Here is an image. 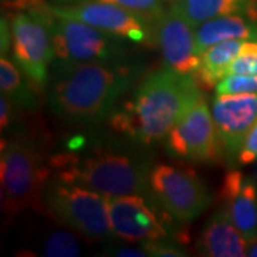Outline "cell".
Masks as SVG:
<instances>
[{"label": "cell", "instance_id": "19", "mask_svg": "<svg viewBox=\"0 0 257 257\" xmlns=\"http://www.w3.org/2000/svg\"><path fill=\"white\" fill-rule=\"evenodd\" d=\"M0 90L18 107L35 110L39 106L37 90L19 69L18 64L5 55H2L0 59Z\"/></svg>", "mask_w": 257, "mask_h": 257}, {"label": "cell", "instance_id": "29", "mask_svg": "<svg viewBox=\"0 0 257 257\" xmlns=\"http://www.w3.org/2000/svg\"><path fill=\"white\" fill-rule=\"evenodd\" d=\"M166 2H170V3H173V2H177V0H166Z\"/></svg>", "mask_w": 257, "mask_h": 257}, {"label": "cell", "instance_id": "1", "mask_svg": "<svg viewBox=\"0 0 257 257\" xmlns=\"http://www.w3.org/2000/svg\"><path fill=\"white\" fill-rule=\"evenodd\" d=\"M145 76L139 57L53 67L47 84V103L60 120L74 124H97Z\"/></svg>", "mask_w": 257, "mask_h": 257}, {"label": "cell", "instance_id": "18", "mask_svg": "<svg viewBox=\"0 0 257 257\" xmlns=\"http://www.w3.org/2000/svg\"><path fill=\"white\" fill-rule=\"evenodd\" d=\"M193 26L221 16H244L257 19L253 0H177L170 3Z\"/></svg>", "mask_w": 257, "mask_h": 257}, {"label": "cell", "instance_id": "16", "mask_svg": "<svg viewBox=\"0 0 257 257\" xmlns=\"http://www.w3.org/2000/svg\"><path fill=\"white\" fill-rule=\"evenodd\" d=\"M226 40H257V19L244 16H221L196 26L199 53Z\"/></svg>", "mask_w": 257, "mask_h": 257}, {"label": "cell", "instance_id": "28", "mask_svg": "<svg viewBox=\"0 0 257 257\" xmlns=\"http://www.w3.org/2000/svg\"><path fill=\"white\" fill-rule=\"evenodd\" d=\"M253 179H254V182H256L257 184V163H256V167H254V170H253Z\"/></svg>", "mask_w": 257, "mask_h": 257}, {"label": "cell", "instance_id": "12", "mask_svg": "<svg viewBox=\"0 0 257 257\" xmlns=\"http://www.w3.org/2000/svg\"><path fill=\"white\" fill-rule=\"evenodd\" d=\"M211 113L221 156L227 165L236 166L240 147L257 120V93L216 94Z\"/></svg>", "mask_w": 257, "mask_h": 257}, {"label": "cell", "instance_id": "23", "mask_svg": "<svg viewBox=\"0 0 257 257\" xmlns=\"http://www.w3.org/2000/svg\"><path fill=\"white\" fill-rule=\"evenodd\" d=\"M149 256L155 257H184L187 256L186 250L180 246V241L175 237L149 240L140 243Z\"/></svg>", "mask_w": 257, "mask_h": 257}, {"label": "cell", "instance_id": "20", "mask_svg": "<svg viewBox=\"0 0 257 257\" xmlns=\"http://www.w3.org/2000/svg\"><path fill=\"white\" fill-rule=\"evenodd\" d=\"M77 233L72 229H57L49 233L40 247V254L47 257H77L80 256V241Z\"/></svg>", "mask_w": 257, "mask_h": 257}, {"label": "cell", "instance_id": "13", "mask_svg": "<svg viewBox=\"0 0 257 257\" xmlns=\"http://www.w3.org/2000/svg\"><path fill=\"white\" fill-rule=\"evenodd\" d=\"M156 46L166 67L179 74L193 76L200 62L196 28L172 6L155 23Z\"/></svg>", "mask_w": 257, "mask_h": 257}, {"label": "cell", "instance_id": "15", "mask_svg": "<svg viewBox=\"0 0 257 257\" xmlns=\"http://www.w3.org/2000/svg\"><path fill=\"white\" fill-rule=\"evenodd\" d=\"M196 250L207 257H244L247 256L248 241L220 206L203 226Z\"/></svg>", "mask_w": 257, "mask_h": 257}, {"label": "cell", "instance_id": "17", "mask_svg": "<svg viewBox=\"0 0 257 257\" xmlns=\"http://www.w3.org/2000/svg\"><path fill=\"white\" fill-rule=\"evenodd\" d=\"M244 40H226L200 52V62L193 79L202 92L216 89V86L229 74L231 62L237 57Z\"/></svg>", "mask_w": 257, "mask_h": 257}, {"label": "cell", "instance_id": "11", "mask_svg": "<svg viewBox=\"0 0 257 257\" xmlns=\"http://www.w3.org/2000/svg\"><path fill=\"white\" fill-rule=\"evenodd\" d=\"M107 210L110 226L116 239L130 243H143L149 240L175 237L167 214L152 196L124 194L107 197ZM179 240V239H177Z\"/></svg>", "mask_w": 257, "mask_h": 257}, {"label": "cell", "instance_id": "6", "mask_svg": "<svg viewBox=\"0 0 257 257\" xmlns=\"http://www.w3.org/2000/svg\"><path fill=\"white\" fill-rule=\"evenodd\" d=\"M42 206L55 220L84 239H116L109 219L107 197L89 187L50 177L42 193Z\"/></svg>", "mask_w": 257, "mask_h": 257}, {"label": "cell", "instance_id": "8", "mask_svg": "<svg viewBox=\"0 0 257 257\" xmlns=\"http://www.w3.org/2000/svg\"><path fill=\"white\" fill-rule=\"evenodd\" d=\"M166 152L184 162L213 165L223 160L209 103L199 93L163 140Z\"/></svg>", "mask_w": 257, "mask_h": 257}, {"label": "cell", "instance_id": "10", "mask_svg": "<svg viewBox=\"0 0 257 257\" xmlns=\"http://www.w3.org/2000/svg\"><path fill=\"white\" fill-rule=\"evenodd\" d=\"M43 5L52 15L59 18L87 23L139 46H156L155 23L117 5L97 0H80L63 5H49L43 2Z\"/></svg>", "mask_w": 257, "mask_h": 257}, {"label": "cell", "instance_id": "27", "mask_svg": "<svg viewBox=\"0 0 257 257\" xmlns=\"http://www.w3.org/2000/svg\"><path fill=\"white\" fill-rule=\"evenodd\" d=\"M247 256L257 257V240H256V241H251V243L248 244Z\"/></svg>", "mask_w": 257, "mask_h": 257}, {"label": "cell", "instance_id": "25", "mask_svg": "<svg viewBox=\"0 0 257 257\" xmlns=\"http://www.w3.org/2000/svg\"><path fill=\"white\" fill-rule=\"evenodd\" d=\"M16 104L10 100L8 96L2 94L0 96V128L2 132L9 130L12 127V123L15 120V114H16Z\"/></svg>", "mask_w": 257, "mask_h": 257}, {"label": "cell", "instance_id": "21", "mask_svg": "<svg viewBox=\"0 0 257 257\" xmlns=\"http://www.w3.org/2000/svg\"><path fill=\"white\" fill-rule=\"evenodd\" d=\"M55 2L63 5V3H73V2H80V0H55ZM97 2L121 6L124 9L142 15L143 18L149 19L153 23H156L157 19L166 12L163 0H97Z\"/></svg>", "mask_w": 257, "mask_h": 257}, {"label": "cell", "instance_id": "9", "mask_svg": "<svg viewBox=\"0 0 257 257\" xmlns=\"http://www.w3.org/2000/svg\"><path fill=\"white\" fill-rule=\"evenodd\" d=\"M150 196L176 221L197 219L213 203V194L192 170L156 165L149 175Z\"/></svg>", "mask_w": 257, "mask_h": 257}, {"label": "cell", "instance_id": "2", "mask_svg": "<svg viewBox=\"0 0 257 257\" xmlns=\"http://www.w3.org/2000/svg\"><path fill=\"white\" fill-rule=\"evenodd\" d=\"M199 93L202 90L192 76L165 67L145 76L107 120L119 138L150 147L165 140Z\"/></svg>", "mask_w": 257, "mask_h": 257}, {"label": "cell", "instance_id": "26", "mask_svg": "<svg viewBox=\"0 0 257 257\" xmlns=\"http://www.w3.org/2000/svg\"><path fill=\"white\" fill-rule=\"evenodd\" d=\"M107 251L113 256H121V257H147V251L142 246L139 247H109Z\"/></svg>", "mask_w": 257, "mask_h": 257}, {"label": "cell", "instance_id": "4", "mask_svg": "<svg viewBox=\"0 0 257 257\" xmlns=\"http://www.w3.org/2000/svg\"><path fill=\"white\" fill-rule=\"evenodd\" d=\"M20 8H36L46 19L53 50V67L135 59L130 42L73 19L52 15L40 0H20Z\"/></svg>", "mask_w": 257, "mask_h": 257}, {"label": "cell", "instance_id": "3", "mask_svg": "<svg viewBox=\"0 0 257 257\" xmlns=\"http://www.w3.org/2000/svg\"><path fill=\"white\" fill-rule=\"evenodd\" d=\"M145 147L109 143L83 150L69 146L49 160L53 177L82 184L106 197L146 194L152 160Z\"/></svg>", "mask_w": 257, "mask_h": 257}, {"label": "cell", "instance_id": "14", "mask_svg": "<svg viewBox=\"0 0 257 257\" xmlns=\"http://www.w3.org/2000/svg\"><path fill=\"white\" fill-rule=\"evenodd\" d=\"M220 206L246 237L248 244L257 240V184L253 176L231 169L221 182Z\"/></svg>", "mask_w": 257, "mask_h": 257}, {"label": "cell", "instance_id": "22", "mask_svg": "<svg viewBox=\"0 0 257 257\" xmlns=\"http://www.w3.org/2000/svg\"><path fill=\"white\" fill-rule=\"evenodd\" d=\"M216 94L257 93V74H229L216 86Z\"/></svg>", "mask_w": 257, "mask_h": 257}, {"label": "cell", "instance_id": "7", "mask_svg": "<svg viewBox=\"0 0 257 257\" xmlns=\"http://www.w3.org/2000/svg\"><path fill=\"white\" fill-rule=\"evenodd\" d=\"M18 12L10 20L12 57L37 92L47 89L55 50L50 29L43 15L33 6Z\"/></svg>", "mask_w": 257, "mask_h": 257}, {"label": "cell", "instance_id": "24", "mask_svg": "<svg viewBox=\"0 0 257 257\" xmlns=\"http://www.w3.org/2000/svg\"><path fill=\"white\" fill-rule=\"evenodd\" d=\"M254 162H257V120L248 130L247 136L240 147L239 155L236 159V166L251 165Z\"/></svg>", "mask_w": 257, "mask_h": 257}, {"label": "cell", "instance_id": "5", "mask_svg": "<svg viewBox=\"0 0 257 257\" xmlns=\"http://www.w3.org/2000/svg\"><path fill=\"white\" fill-rule=\"evenodd\" d=\"M52 169L40 149L28 136L2 139L0 180L2 204L9 213H19L40 203Z\"/></svg>", "mask_w": 257, "mask_h": 257}]
</instances>
